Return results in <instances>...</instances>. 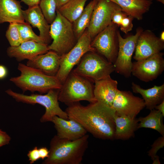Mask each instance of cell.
Here are the masks:
<instances>
[{"label": "cell", "instance_id": "d6a6232c", "mask_svg": "<svg viewBox=\"0 0 164 164\" xmlns=\"http://www.w3.org/2000/svg\"><path fill=\"white\" fill-rule=\"evenodd\" d=\"M30 164H32L40 159L39 149L35 147L32 149L30 150L27 154Z\"/></svg>", "mask_w": 164, "mask_h": 164}, {"label": "cell", "instance_id": "4fadbf2b", "mask_svg": "<svg viewBox=\"0 0 164 164\" xmlns=\"http://www.w3.org/2000/svg\"><path fill=\"white\" fill-rule=\"evenodd\" d=\"M145 107L142 98L134 96L130 91L119 90L112 106L118 114L133 118Z\"/></svg>", "mask_w": 164, "mask_h": 164}, {"label": "cell", "instance_id": "44dd1931", "mask_svg": "<svg viewBox=\"0 0 164 164\" xmlns=\"http://www.w3.org/2000/svg\"><path fill=\"white\" fill-rule=\"evenodd\" d=\"M132 89L135 93L140 94L142 97L146 108L150 110L164 100V84L160 86L154 85L153 87L144 89L139 85L133 82Z\"/></svg>", "mask_w": 164, "mask_h": 164}, {"label": "cell", "instance_id": "60d3db41", "mask_svg": "<svg viewBox=\"0 0 164 164\" xmlns=\"http://www.w3.org/2000/svg\"><path fill=\"white\" fill-rule=\"evenodd\" d=\"M160 40L163 42L164 41V32L162 31L160 34Z\"/></svg>", "mask_w": 164, "mask_h": 164}, {"label": "cell", "instance_id": "9a60e30c", "mask_svg": "<svg viewBox=\"0 0 164 164\" xmlns=\"http://www.w3.org/2000/svg\"><path fill=\"white\" fill-rule=\"evenodd\" d=\"M51 122L56 131V135L60 138L74 140L87 134V132L83 126L73 119H65L55 116Z\"/></svg>", "mask_w": 164, "mask_h": 164}, {"label": "cell", "instance_id": "ab89813d", "mask_svg": "<svg viewBox=\"0 0 164 164\" xmlns=\"http://www.w3.org/2000/svg\"><path fill=\"white\" fill-rule=\"evenodd\" d=\"M152 161H153V164H160L161 163L159 161V157L157 155H155Z\"/></svg>", "mask_w": 164, "mask_h": 164}, {"label": "cell", "instance_id": "52a82bcc", "mask_svg": "<svg viewBox=\"0 0 164 164\" xmlns=\"http://www.w3.org/2000/svg\"><path fill=\"white\" fill-rule=\"evenodd\" d=\"M114 70L113 63L96 52L90 51L84 55L72 71L94 83L110 77Z\"/></svg>", "mask_w": 164, "mask_h": 164}, {"label": "cell", "instance_id": "484cf974", "mask_svg": "<svg viewBox=\"0 0 164 164\" xmlns=\"http://www.w3.org/2000/svg\"><path fill=\"white\" fill-rule=\"evenodd\" d=\"M88 0H69L58 10L60 13L72 23L80 16Z\"/></svg>", "mask_w": 164, "mask_h": 164}, {"label": "cell", "instance_id": "f546056e", "mask_svg": "<svg viewBox=\"0 0 164 164\" xmlns=\"http://www.w3.org/2000/svg\"><path fill=\"white\" fill-rule=\"evenodd\" d=\"M151 146V148L148 152V155L153 160L159 150L164 146V135L159 137Z\"/></svg>", "mask_w": 164, "mask_h": 164}, {"label": "cell", "instance_id": "7c38bea8", "mask_svg": "<svg viewBox=\"0 0 164 164\" xmlns=\"http://www.w3.org/2000/svg\"><path fill=\"white\" fill-rule=\"evenodd\" d=\"M163 54L160 52L133 63L131 73L142 81L156 79L164 70Z\"/></svg>", "mask_w": 164, "mask_h": 164}, {"label": "cell", "instance_id": "e0dca14e", "mask_svg": "<svg viewBox=\"0 0 164 164\" xmlns=\"http://www.w3.org/2000/svg\"><path fill=\"white\" fill-rule=\"evenodd\" d=\"M60 56L50 50L28 60L26 65L36 69L45 74L56 76L60 68Z\"/></svg>", "mask_w": 164, "mask_h": 164}, {"label": "cell", "instance_id": "b9f144b4", "mask_svg": "<svg viewBox=\"0 0 164 164\" xmlns=\"http://www.w3.org/2000/svg\"><path fill=\"white\" fill-rule=\"evenodd\" d=\"M151 1L152 0H148ZM161 3H162L163 4H164V0H156Z\"/></svg>", "mask_w": 164, "mask_h": 164}, {"label": "cell", "instance_id": "9c48e42d", "mask_svg": "<svg viewBox=\"0 0 164 164\" xmlns=\"http://www.w3.org/2000/svg\"><path fill=\"white\" fill-rule=\"evenodd\" d=\"M142 29H138L135 34L124 38L119 32L117 34L118 43V50L116 60L114 63L115 70L126 78L131 74L133 62L132 57L135 50L137 39Z\"/></svg>", "mask_w": 164, "mask_h": 164}, {"label": "cell", "instance_id": "30bf717a", "mask_svg": "<svg viewBox=\"0 0 164 164\" xmlns=\"http://www.w3.org/2000/svg\"><path fill=\"white\" fill-rule=\"evenodd\" d=\"M117 25L111 23L98 33L92 40L91 46L109 62L114 63L118 50Z\"/></svg>", "mask_w": 164, "mask_h": 164}, {"label": "cell", "instance_id": "ac0fdd59", "mask_svg": "<svg viewBox=\"0 0 164 164\" xmlns=\"http://www.w3.org/2000/svg\"><path fill=\"white\" fill-rule=\"evenodd\" d=\"M23 18L26 22L37 28L39 31V36L48 45L52 39L50 35V25L43 15L39 5L29 7L23 10Z\"/></svg>", "mask_w": 164, "mask_h": 164}, {"label": "cell", "instance_id": "5b68a950", "mask_svg": "<svg viewBox=\"0 0 164 164\" xmlns=\"http://www.w3.org/2000/svg\"><path fill=\"white\" fill-rule=\"evenodd\" d=\"M59 90H51L45 94H32L30 95L15 92L7 90L6 93L16 101L31 104H39L45 108L44 114L40 119L41 122H51L53 118L56 116L65 119H69L67 113L59 106L58 96Z\"/></svg>", "mask_w": 164, "mask_h": 164}, {"label": "cell", "instance_id": "603a6c76", "mask_svg": "<svg viewBox=\"0 0 164 164\" xmlns=\"http://www.w3.org/2000/svg\"><path fill=\"white\" fill-rule=\"evenodd\" d=\"M118 5L128 15L137 20L141 19L148 11L151 1L148 0H109Z\"/></svg>", "mask_w": 164, "mask_h": 164}, {"label": "cell", "instance_id": "d590c367", "mask_svg": "<svg viewBox=\"0 0 164 164\" xmlns=\"http://www.w3.org/2000/svg\"><path fill=\"white\" fill-rule=\"evenodd\" d=\"M40 0H21V2H23L29 7L39 5Z\"/></svg>", "mask_w": 164, "mask_h": 164}, {"label": "cell", "instance_id": "ffe728a7", "mask_svg": "<svg viewBox=\"0 0 164 164\" xmlns=\"http://www.w3.org/2000/svg\"><path fill=\"white\" fill-rule=\"evenodd\" d=\"M20 2L17 0H0V24L24 23Z\"/></svg>", "mask_w": 164, "mask_h": 164}, {"label": "cell", "instance_id": "4316f807", "mask_svg": "<svg viewBox=\"0 0 164 164\" xmlns=\"http://www.w3.org/2000/svg\"><path fill=\"white\" fill-rule=\"evenodd\" d=\"M39 6L48 23L51 24L56 15L55 0H40Z\"/></svg>", "mask_w": 164, "mask_h": 164}, {"label": "cell", "instance_id": "cb8c5ba5", "mask_svg": "<svg viewBox=\"0 0 164 164\" xmlns=\"http://www.w3.org/2000/svg\"><path fill=\"white\" fill-rule=\"evenodd\" d=\"M147 116L140 117L138 119V129L148 128L155 130L158 132L162 136L164 135V125L163 117L164 116L159 111L155 109L150 110Z\"/></svg>", "mask_w": 164, "mask_h": 164}, {"label": "cell", "instance_id": "4dcf8cb0", "mask_svg": "<svg viewBox=\"0 0 164 164\" xmlns=\"http://www.w3.org/2000/svg\"><path fill=\"white\" fill-rule=\"evenodd\" d=\"M133 18L126 14L123 18L120 26L121 30L125 34L131 31L133 27Z\"/></svg>", "mask_w": 164, "mask_h": 164}, {"label": "cell", "instance_id": "74e56055", "mask_svg": "<svg viewBox=\"0 0 164 164\" xmlns=\"http://www.w3.org/2000/svg\"><path fill=\"white\" fill-rule=\"evenodd\" d=\"M154 109L159 111L164 116V100L156 105Z\"/></svg>", "mask_w": 164, "mask_h": 164}, {"label": "cell", "instance_id": "7a4b0ae2", "mask_svg": "<svg viewBox=\"0 0 164 164\" xmlns=\"http://www.w3.org/2000/svg\"><path fill=\"white\" fill-rule=\"evenodd\" d=\"M89 137L86 134L70 140L55 135L50 142L48 156L42 164H80L88 147Z\"/></svg>", "mask_w": 164, "mask_h": 164}, {"label": "cell", "instance_id": "d4e9b609", "mask_svg": "<svg viewBox=\"0 0 164 164\" xmlns=\"http://www.w3.org/2000/svg\"><path fill=\"white\" fill-rule=\"evenodd\" d=\"M96 1L97 0H91L84 8L80 16L72 23L74 33L77 40L89 26Z\"/></svg>", "mask_w": 164, "mask_h": 164}, {"label": "cell", "instance_id": "5bb4252c", "mask_svg": "<svg viewBox=\"0 0 164 164\" xmlns=\"http://www.w3.org/2000/svg\"><path fill=\"white\" fill-rule=\"evenodd\" d=\"M164 48V42L151 31H142L137 39L133 58L136 61L145 59L160 52Z\"/></svg>", "mask_w": 164, "mask_h": 164}, {"label": "cell", "instance_id": "ba28073f", "mask_svg": "<svg viewBox=\"0 0 164 164\" xmlns=\"http://www.w3.org/2000/svg\"><path fill=\"white\" fill-rule=\"evenodd\" d=\"M92 40L87 29L78 39L75 45L60 56V68L56 76L62 84L85 54L90 51L96 52L91 46Z\"/></svg>", "mask_w": 164, "mask_h": 164}, {"label": "cell", "instance_id": "8992f818", "mask_svg": "<svg viewBox=\"0 0 164 164\" xmlns=\"http://www.w3.org/2000/svg\"><path fill=\"white\" fill-rule=\"evenodd\" d=\"M56 12V18L50 25V35L53 41L48 45V48L49 50L53 51L61 56L75 45L77 39L72 23L62 16L57 10Z\"/></svg>", "mask_w": 164, "mask_h": 164}, {"label": "cell", "instance_id": "3957f363", "mask_svg": "<svg viewBox=\"0 0 164 164\" xmlns=\"http://www.w3.org/2000/svg\"><path fill=\"white\" fill-rule=\"evenodd\" d=\"M18 69L20 75L11 78L10 80L24 92L28 91L46 93L51 90H60L62 87V83L56 76L46 75L22 63L19 64Z\"/></svg>", "mask_w": 164, "mask_h": 164}, {"label": "cell", "instance_id": "277c9868", "mask_svg": "<svg viewBox=\"0 0 164 164\" xmlns=\"http://www.w3.org/2000/svg\"><path fill=\"white\" fill-rule=\"evenodd\" d=\"M94 83L72 71L59 90L58 101L67 106L81 101L94 102Z\"/></svg>", "mask_w": 164, "mask_h": 164}, {"label": "cell", "instance_id": "7402d4cb", "mask_svg": "<svg viewBox=\"0 0 164 164\" xmlns=\"http://www.w3.org/2000/svg\"><path fill=\"white\" fill-rule=\"evenodd\" d=\"M115 131L114 138L126 140L134 136L138 129V119L132 118L115 113L114 117Z\"/></svg>", "mask_w": 164, "mask_h": 164}, {"label": "cell", "instance_id": "f1b7e54d", "mask_svg": "<svg viewBox=\"0 0 164 164\" xmlns=\"http://www.w3.org/2000/svg\"><path fill=\"white\" fill-rule=\"evenodd\" d=\"M18 24L17 23H10L6 32L5 36L11 46H18L22 43Z\"/></svg>", "mask_w": 164, "mask_h": 164}, {"label": "cell", "instance_id": "8d00e7d4", "mask_svg": "<svg viewBox=\"0 0 164 164\" xmlns=\"http://www.w3.org/2000/svg\"><path fill=\"white\" fill-rule=\"evenodd\" d=\"M7 70L4 65H0V79L5 78L7 75Z\"/></svg>", "mask_w": 164, "mask_h": 164}, {"label": "cell", "instance_id": "2e32d148", "mask_svg": "<svg viewBox=\"0 0 164 164\" xmlns=\"http://www.w3.org/2000/svg\"><path fill=\"white\" fill-rule=\"evenodd\" d=\"M49 50L48 45L33 41H27L17 46L9 47L7 53L9 57L21 61L25 59L30 60Z\"/></svg>", "mask_w": 164, "mask_h": 164}, {"label": "cell", "instance_id": "e575fe53", "mask_svg": "<svg viewBox=\"0 0 164 164\" xmlns=\"http://www.w3.org/2000/svg\"><path fill=\"white\" fill-rule=\"evenodd\" d=\"M40 159L43 160L49 155V150L46 147H42L39 149Z\"/></svg>", "mask_w": 164, "mask_h": 164}, {"label": "cell", "instance_id": "6da1fadb", "mask_svg": "<svg viewBox=\"0 0 164 164\" xmlns=\"http://www.w3.org/2000/svg\"><path fill=\"white\" fill-rule=\"evenodd\" d=\"M90 103L85 106L79 102L68 106L65 111L69 118L79 123L96 138L114 139L115 110L101 101Z\"/></svg>", "mask_w": 164, "mask_h": 164}, {"label": "cell", "instance_id": "8fae6325", "mask_svg": "<svg viewBox=\"0 0 164 164\" xmlns=\"http://www.w3.org/2000/svg\"><path fill=\"white\" fill-rule=\"evenodd\" d=\"M119 7L109 0H97L87 29L92 39L112 23V15Z\"/></svg>", "mask_w": 164, "mask_h": 164}, {"label": "cell", "instance_id": "1f68e13d", "mask_svg": "<svg viewBox=\"0 0 164 164\" xmlns=\"http://www.w3.org/2000/svg\"><path fill=\"white\" fill-rule=\"evenodd\" d=\"M125 14L119 7L114 12L112 17V22L119 26Z\"/></svg>", "mask_w": 164, "mask_h": 164}, {"label": "cell", "instance_id": "836d02e7", "mask_svg": "<svg viewBox=\"0 0 164 164\" xmlns=\"http://www.w3.org/2000/svg\"><path fill=\"white\" fill-rule=\"evenodd\" d=\"M11 139L7 133L0 129V147L8 144Z\"/></svg>", "mask_w": 164, "mask_h": 164}, {"label": "cell", "instance_id": "d6986e66", "mask_svg": "<svg viewBox=\"0 0 164 164\" xmlns=\"http://www.w3.org/2000/svg\"><path fill=\"white\" fill-rule=\"evenodd\" d=\"M94 94L96 101H100L112 107L118 89L117 80L111 76L94 82Z\"/></svg>", "mask_w": 164, "mask_h": 164}, {"label": "cell", "instance_id": "f35d334b", "mask_svg": "<svg viewBox=\"0 0 164 164\" xmlns=\"http://www.w3.org/2000/svg\"><path fill=\"white\" fill-rule=\"evenodd\" d=\"M69 0H55L56 9H59L61 7L67 2Z\"/></svg>", "mask_w": 164, "mask_h": 164}, {"label": "cell", "instance_id": "83f0119b", "mask_svg": "<svg viewBox=\"0 0 164 164\" xmlns=\"http://www.w3.org/2000/svg\"><path fill=\"white\" fill-rule=\"evenodd\" d=\"M18 27L22 42L27 41H33L46 44L39 36L35 33L29 24L26 22L24 23H18Z\"/></svg>", "mask_w": 164, "mask_h": 164}]
</instances>
